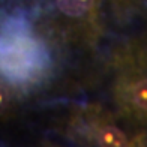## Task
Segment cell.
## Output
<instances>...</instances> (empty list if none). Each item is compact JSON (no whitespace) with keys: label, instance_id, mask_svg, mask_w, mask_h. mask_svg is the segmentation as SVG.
Wrapping results in <instances>:
<instances>
[{"label":"cell","instance_id":"obj_2","mask_svg":"<svg viewBox=\"0 0 147 147\" xmlns=\"http://www.w3.org/2000/svg\"><path fill=\"white\" fill-rule=\"evenodd\" d=\"M98 141L101 146H108V147H116V146H125L128 143L126 135L114 126H105L99 131L98 134Z\"/></svg>","mask_w":147,"mask_h":147},{"label":"cell","instance_id":"obj_3","mask_svg":"<svg viewBox=\"0 0 147 147\" xmlns=\"http://www.w3.org/2000/svg\"><path fill=\"white\" fill-rule=\"evenodd\" d=\"M56 3L63 14L69 17H80L92 8L93 0H56Z\"/></svg>","mask_w":147,"mask_h":147},{"label":"cell","instance_id":"obj_1","mask_svg":"<svg viewBox=\"0 0 147 147\" xmlns=\"http://www.w3.org/2000/svg\"><path fill=\"white\" fill-rule=\"evenodd\" d=\"M129 104L138 114L147 117V74L134 78L128 90Z\"/></svg>","mask_w":147,"mask_h":147},{"label":"cell","instance_id":"obj_4","mask_svg":"<svg viewBox=\"0 0 147 147\" xmlns=\"http://www.w3.org/2000/svg\"><path fill=\"white\" fill-rule=\"evenodd\" d=\"M8 102H9L8 92H6L3 87H0V113H2V111L6 108V105H8Z\"/></svg>","mask_w":147,"mask_h":147}]
</instances>
